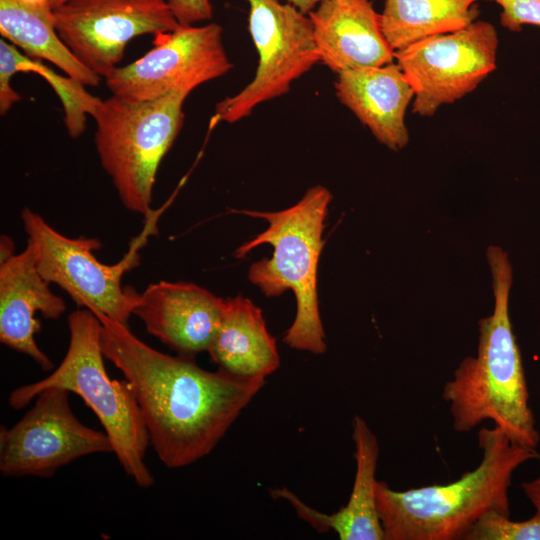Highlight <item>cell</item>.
I'll use <instances>...</instances> for the list:
<instances>
[{"label": "cell", "mask_w": 540, "mask_h": 540, "mask_svg": "<svg viewBox=\"0 0 540 540\" xmlns=\"http://www.w3.org/2000/svg\"><path fill=\"white\" fill-rule=\"evenodd\" d=\"M521 489L535 510L540 511V475L533 480L523 482Z\"/></svg>", "instance_id": "cell-25"}, {"label": "cell", "mask_w": 540, "mask_h": 540, "mask_svg": "<svg viewBox=\"0 0 540 540\" xmlns=\"http://www.w3.org/2000/svg\"><path fill=\"white\" fill-rule=\"evenodd\" d=\"M207 352L218 369L239 378L265 379L280 365L262 310L241 295L225 299L220 327Z\"/></svg>", "instance_id": "cell-18"}, {"label": "cell", "mask_w": 540, "mask_h": 540, "mask_svg": "<svg viewBox=\"0 0 540 540\" xmlns=\"http://www.w3.org/2000/svg\"><path fill=\"white\" fill-rule=\"evenodd\" d=\"M189 94L174 92L144 101L97 98L89 114L96 123L101 166L123 206L147 217L159 165L179 134Z\"/></svg>", "instance_id": "cell-6"}, {"label": "cell", "mask_w": 540, "mask_h": 540, "mask_svg": "<svg viewBox=\"0 0 540 540\" xmlns=\"http://www.w3.org/2000/svg\"><path fill=\"white\" fill-rule=\"evenodd\" d=\"M501 7L500 24L510 31L523 25L540 27V0H491Z\"/></svg>", "instance_id": "cell-23"}, {"label": "cell", "mask_w": 540, "mask_h": 540, "mask_svg": "<svg viewBox=\"0 0 540 540\" xmlns=\"http://www.w3.org/2000/svg\"><path fill=\"white\" fill-rule=\"evenodd\" d=\"M293 5L304 14H308L314 10L324 0H279Z\"/></svg>", "instance_id": "cell-27"}, {"label": "cell", "mask_w": 540, "mask_h": 540, "mask_svg": "<svg viewBox=\"0 0 540 540\" xmlns=\"http://www.w3.org/2000/svg\"><path fill=\"white\" fill-rule=\"evenodd\" d=\"M308 16L319 62L337 74L395 59L372 0H324Z\"/></svg>", "instance_id": "cell-15"}, {"label": "cell", "mask_w": 540, "mask_h": 540, "mask_svg": "<svg viewBox=\"0 0 540 540\" xmlns=\"http://www.w3.org/2000/svg\"><path fill=\"white\" fill-rule=\"evenodd\" d=\"M68 328V349L60 365L49 376L14 389L10 407L22 409L49 388L77 394L99 419L124 472L139 487H151L154 478L144 462L150 437L128 382L111 379L106 371L99 318L78 309L70 313Z\"/></svg>", "instance_id": "cell-5"}, {"label": "cell", "mask_w": 540, "mask_h": 540, "mask_svg": "<svg viewBox=\"0 0 540 540\" xmlns=\"http://www.w3.org/2000/svg\"><path fill=\"white\" fill-rule=\"evenodd\" d=\"M352 426L356 472L350 498L344 507L333 514H325L306 505L287 488L272 490L271 495L287 500L299 518L320 533L332 530L341 540H384L376 503L378 440L362 417L355 416Z\"/></svg>", "instance_id": "cell-17"}, {"label": "cell", "mask_w": 540, "mask_h": 540, "mask_svg": "<svg viewBox=\"0 0 540 540\" xmlns=\"http://www.w3.org/2000/svg\"><path fill=\"white\" fill-rule=\"evenodd\" d=\"M479 465L446 485L396 491L377 481L376 503L384 540H459L487 512L510 516L515 470L540 459L537 449L512 442L498 427L478 432Z\"/></svg>", "instance_id": "cell-3"}, {"label": "cell", "mask_w": 540, "mask_h": 540, "mask_svg": "<svg viewBox=\"0 0 540 540\" xmlns=\"http://www.w3.org/2000/svg\"><path fill=\"white\" fill-rule=\"evenodd\" d=\"M330 191L314 186L293 206L277 212L235 211L263 218L268 227L243 243L235 252L237 258L261 244L273 247L271 258L253 263L249 280L267 297L291 290L296 298V315L283 341L296 350L314 354L326 352L325 332L319 312L317 274L322 248L324 222Z\"/></svg>", "instance_id": "cell-4"}, {"label": "cell", "mask_w": 540, "mask_h": 540, "mask_svg": "<svg viewBox=\"0 0 540 540\" xmlns=\"http://www.w3.org/2000/svg\"><path fill=\"white\" fill-rule=\"evenodd\" d=\"M480 0H385L382 33L396 52L425 38L467 27L480 14Z\"/></svg>", "instance_id": "cell-19"}, {"label": "cell", "mask_w": 540, "mask_h": 540, "mask_svg": "<svg viewBox=\"0 0 540 540\" xmlns=\"http://www.w3.org/2000/svg\"><path fill=\"white\" fill-rule=\"evenodd\" d=\"M101 347L125 376L160 461L181 468L207 456L265 384L221 369L207 371L194 358L168 355L104 315Z\"/></svg>", "instance_id": "cell-1"}, {"label": "cell", "mask_w": 540, "mask_h": 540, "mask_svg": "<svg viewBox=\"0 0 540 540\" xmlns=\"http://www.w3.org/2000/svg\"><path fill=\"white\" fill-rule=\"evenodd\" d=\"M68 1H70V0H55L54 9H55L56 7H58V6L62 5V4H64V3H66V2H68ZM54 9H53V10H54Z\"/></svg>", "instance_id": "cell-29"}, {"label": "cell", "mask_w": 540, "mask_h": 540, "mask_svg": "<svg viewBox=\"0 0 540 540\" xmlns=\"http://www.w3.org/2000/svg\"><path fill=\"white\" fill-rule=\"evenodd\" d=\"M245 1L258 65L251 82L216 104L213 119L230 124L286 94L295 80L319 62L308 14L279 0Z\"/></svg>", "instance_id": "cell-8"}, {"label": "cell", "mask_w": 540, "mask_h": 540, "mask_svg": "<svg viewBox=\"0 0 540 540\" xmlns=\"http://www.w3.org/2000/svg\"><path fill=\"white\" fill-rule=\"evenodd\" d=\"M21 4L42 11L46 13H52L54 9L55 0H17Z\"/></svg>", "instance_id": "cell-26"}, {"label": "cell", "mask_w": 540, "mask_h": 540, "mask_svg": "<svg viewBox=\"0 0 540 540\" xmlns=\"http://www.w3.org/2000/svg\"><path fill=\"white\" fill-rule=\"evenodd\" d=\"M62 388L40 392L33 406L12 427H0V472L8 477H52L84 456L113 452L105 432L74 415Z\"/></svg>", "instance_id": "cell-10"}, {"label": "cell", "mask_w": 540, "mask_h": 540, "mask_svg": "<svg viewBox=\"0 0 540 540\" xmlns=\"http://www.w3.org/2000/svg\"><path fill=\"white\" fill-rule=\"evenodd\" d=\"M142 57L117 67L105 84L113 96L144 101L196 87L226 74L232 63L223 44V29L214 22L179 26L156 36Z\"/></svg>", "instance_id": "cell-11"}, {"label": "cell", "mask_w": 540, "mask_h": 540, "mask_svg": "<svg viewBox=\"0 0 540 540\" xmlns=\"http://www.w3.org/2000/svg\"><path fill=\"white\" fill-rule=\"evenodd\" d=\"M17 47L5 39L0 40V113L4 115L21 100V96L12 88L13 76L20 72L23 59Z\"/></svg>", "instance_id": "cell-22"}, {"label": "cell", "mask_w": 540, "mask_h": 540, "mask_svg": "<svg viewBox=\"0 0 540 540\" xmlns=\"http://www.w3.org/2000/svg\"><path fill=\"white\" fill-rule=\"evenodd\" d=\"M0 254V261L7 259L14 254V244L8 236L1 237Z\"/></svg>", "instance_id": "cell-28"}, {"label": "cell", "mask_w": 540, "mask_h": 540, "mask_svg": "<svg viewBox=\"0 0 540 540\" xmlns=\"http://www.w3.org/2000/svg\"><path fill=\"white\" fill-rule=\"evenodd\" d=\"M20 217L43 278L62 288L79 308L127 325L140 293L124 287L122 277L138 264L137 253H128L117 264H104L94 254L101 248L98 239L67 237L28 207Z\"/></svg>", "instance_id": "cell-7"}, {"label": "cell", "mask_w": 540, "mask_h": 540, "mask_svg": "<svg viewBox=\"0 0 540 540\" xmlns=\"http://www.w3.org/2000/svg\"><path fill=\"white\" fill-rule=\"evenodd\" d=\"M463 540H540V511L529 519L514 521L497 511L484 514Z\"/></svg>", "instance_id": "cell-21"}, {"label": "cell", "mask_w": 540, "mask_h": 540, "mask_svg": "<svg viewBox=\"0 0 540 540\" xmlns=\"http://www.w3.org/2000/svg\"><path fill=\"white\" fill-rule=\"evenodd\" d=\"M39 272L31 245L0 261V341L12 350L29 356L43 370L54 364L37 345L35 335L40 313L56 320L66 311L64 300L54 294Z\"/></svg>", "instance_id": "cell-14"}, {"label": "cell", "mask_w": 540, "mask_h": 540, "mask_svg": "<svg viewBox=\"0 0 540 540\" xmlns=\"http://www.w3.org/2000/svg\"><path fill=\"white\" fill-rule=\"evenodd\" d=\"M497 47L495 27L476 20L396 51L397 65L414 91L412 112L433 116L442 105L475 90L496 69Z\"/></svg>", "instance_id": "cell-9"}, {"label": "cell", "mask_w": 540, "mask_h": 540, "mask_svg": "<svg viewBox=\"0 0 540 540\" xmlns=\"http://www.w3.org/2000/svg\"><path fill=\"white\" fill-rule=\"evenodd\" d=\"M167 3L181 26L210 20L213 15L211 0H167Z\"/></svg>", "instance_id": "cell-24"}, {"label": "cell", "mask_w": 540, "mask_h": 540, "mask_svg": "<svg viewBox=\"0 0 540 540\" xmlns=\"http://www.w3.org/2000/svg\"><path fill=\"white\" fill-rule=\"evenodd\" d=\"M0 34L3 39L37 60H46L84 86H97L101 77L84 66L64 44L46 13L17 0H0Z\"/></svg>", "instance_id": "cell-20"}, {"label": "cell", "mask_w": 540, "mask_h": 540, "mask_svg": "<svg viewBox=\"0 0 540 540\" xmlns=\"http://www.w3.org/2000/svg\"><path fill=\"white\" fill-rule=\"evenodd\" d=\"M53 22L73 55L101 78L117 68L132 39L180 26L167 0H70L53 10Z\"/></svg>", "instance_id": "cell-12"}, {"label": "cell", "mask_w": 540, "mask_h": 540, "mask_svg": "<svg viewBox=\"0 0 540 540\" xmlns=\"http://www.w3.org/2000/svg\"><path fill=\"white\" fill-rule=\"evenodd\" d=\"M487 260L493 279V313L478 322V347L464 358L443 387L453 429L469 432L490 420L514 443L537 449L540 434L529 406V392L520 349L509 318L512 267L507 253L489 246Z\"/></svg>", "instance_id": "cell-2"}, {"label": "cell", "mask_w": 540, "mask_h": 540, "mask_svg": "<svg viewBox=\"0 0 540 540\" xmlns=\"http://www.w3.org/2000/svg\"><path fill=\"white\" fill-rule=\"evenodd\" d=\"M335 89L339 101L380 143L395 151L407 145L405 113L414 91L397 63L342 71Z\"/></svg>", "instance_id": "cell-16"}, {"label": "cell", "mask_w": 540, "mask_h": 540, "mask_svg": "<svg viewBox=\"0 0 540 540\" xmlns=\"http://www.w3.org/2000/svg\"><path fill=\"white\" fill-rule=\"evenodd\" d=\"M225 299L198 285L159 281L143 292L133 314L148 333L176 351L192 357L208 351L220 327Z\"/></svg>", "instance_id": "cell-13"}]
</instances>
